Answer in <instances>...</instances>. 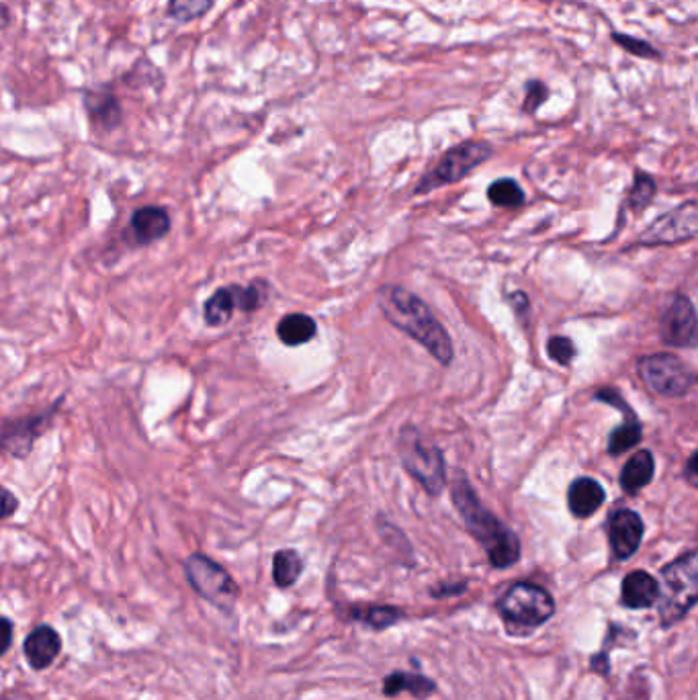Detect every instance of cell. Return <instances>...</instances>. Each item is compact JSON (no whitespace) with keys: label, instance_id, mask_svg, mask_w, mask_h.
Instances as JSON below:
<instances>
[{"label":"cell","instance_id":"obj_16","mask_svg":"<svg viewBox=\"0 0 698 700\" xmlns=\"http://www.w3.org/2000/svg\"><path fill=\"white\" fill-rule=\"evenodd\" d=\"M660 582L649 576L643 570L631 572L625 580H623V590H621V600L627 608L633 610H643V608H651L656 606L660 600Z\"/></svg>","mask_w":698,"mask_h":700},{"label":"cell","instance_id":"obj_27","mask_svg":"<svg viewBox=\"0 0 698 700\" xmlns=\"http://www.w3.org/2000/svg\"><path fill=\"white\" fill-rule=\"evenodd\" d=\"M610 39H613L619 48H623L627 54H633L635 58H662V52L653 46V43L627 35V33H619L613 31L610 33Z\"/></svg>","mask_w":698,"mask_h":700},{"label":"cell","instance_id":"obj_29","mask_svg":"<svg viewBox=\"0 0 698 700\" xmlns=\"http://www.w3.org/2000/svg\"><path fill=\"white\" fill-rule=\"evenodd\" d=\"M267 283L263 281H254L248 287H238L236 285V299H238V310L242 312H254L258 310L260 305L265 303L267 299Z\"/></svg>","mask_w":698,"mask_h":700},{"label":"cell","instance_id":"obj_2","mask_svg":"<svg viewBox=\"0 0 698 700\" xmlns=\"http://www.w3.org/2000/svg\"><path fill=\"white\" fill-rule=\"evenodd\" d=\"M453 502L465 520L469 533L477 539L488 553V559L498 570L512 567L520 559V541L498 520L484 504L479 502L473 488L467 484L465 477L455 479L453 484Z\"/></svg>","mask_w":698,"mask_h":700},{"label":"cell","instance_id":"obj_13","mask_svg":"<svg viewBox=\"0 0 698 700\" xmlns=\"http://www.w3.org/2000/svg\"><path fill=\"white\" fill-rule=\"evenodd\" d=\"M82 105L91 125L99 131H105V134H111V131H115L123 123L121 101L107 86L86 89L82 95Z\"/></svg>","mask_w":698,"mask_h":700},{"label":"cell","instance_id":"obj_23","mask_svg":"<svg viewBox=\"0 0 698 700\" xmlns=\"http://www.w3.org/2000/svg\"><path fill=\"white\" fill-rule=\"evenodd\" d=\"M215 7V0H168L166 15L177 23H195Z\"/></svg>","mask_w":698,"mask_h":700},{"label":"cell","instance_id":"obj_15","mask_svg":"<svg viewBox=\"0 0 698 700\" xmlns=\"http://www.w3.org/2000/svg\"><path fill=\"white\" fill-rule=\"evenodd\" d=\"M170 226V213L164 207L148 205L134 211L132 220H129V234H132L134 244L146 246L162 240L170 232Z\"/></svg>","mask_w":698,"mask_h":700},{"label":"cell","instance_id":"obj_4","mask_svg":"<svg viewBox=\"0 0 698 700\" xmlns=\"http://www.w3.org/2000/svg\"><path fill=\"white\" fill-rule=\"evenodd\" d=\"M498 610L510 627L533 631L543 627L555 615V600L537 584L518 582L500 598Z\"/></svg>","mask_w":698,"mask_h":700},{"label":"cell","instance_id":"obj_1","mask_svg":"<svg viewBox=\"0 0 698 700\" xmlns=\"http://www.w3.org/2000/svg\"><path fill=\"white\" fill-rule=\"evenodd\" d=\"M379 305L385 318L420 342L443 365L453 361V342L443 324L432 316L428 305L398 285H385L379 293Z\"/></svg>","mask_w":698,"mask_h":700},{"label":"cell","instance_id":"obj_22","mask_svg":"<svg viewBox=\"0 0 698 700\" xmlns=\"http://www.w3.org/2000/svg\"><path fill=\"white\" fill-rule=\"evenodd\" d=\"M303 572V559L293 549H281L273 557V580L279 588H291Z\"/></svg>","mask_w":698,"mask_h":700},{"label":"cell","instance_id":"obj_24","mask_svg":"<svg viewBox=\"0 0 698 700\" xmlns=\"http://www.w3.org/2000/svg\"><path fill=\"white\" fill-rule=\"evenodd\" d=\"M353 617L357 621L367 623L373 629L381 631V629H387L391 625H396L404 617V612L400 608H396V606H367V608L353 610Z\"/></svg>","mask_w":698,"mask_h":700},{"label":"cell","instance_id":"obj_9","mask_svg":"<svg viewBox=\"0 0 698 700\" xmlns=\"http://www.w3.org/2000/svg\"><path fill=\"white\" fill-rule=\"evenodd\" d=\"M60 406H62V400L46 412L5 424L3 428H0V453H5V455L15 457V459H25L31 453L33 443L50 426V422Z\"/></svg>","mask_w":698,"mask_h":700},{"label":"cell","instance_id":"obj_11","mask_svg":"<svg viewBox=\"0 0 698 700\" xmlns=\"http://www.w3.org/2000/svg\"><path fill=\"white\" fill-rule=\"evenodd\" d=\"M662 340L670 346H692L696 338V312L688 297H674L660 322Z\"/></svg>","mask_w":698,"mask_h":700},{"label":"cell","instance_id":"obj_35","mask_svg":"<svg viewBox=\"0 0 698 700\" xmlns=\"http://www.w3.org/2000/svg\"><path fill=\"white\" fill-rule=\"evenodd\" d=\"M686 475H688V481L694 486L696 484V455L690 457L688 461V467H686Z\"/></svg>","mask_w":698,"mask_h":700},{"label":"cell","instance_id":"obj_14","mask_svg":"<svg viewBox=\"0 0 698 700\" xmlns=\"http://www.w3.org/2000/svg\"><path fill=\"white\" fill-rule=\"evenodd\" d=\"M23 651L31 670L35 672L48 670L58 660V655L62 651V637L54 627L39 625L27 635L23 643Z\"/></svg>","mask_w":698,"mask_h":700},{"label":"cell","instance_id":"obj_18","mask_svg":"<svg viewBox=\"0 0 698 700\" xmlns=\"http://www.w3.org/2000/svg\"><path fill=\"white\" fill-rule=\"evenodd\" d=\"M653 473H656L653 455L649 451H637L621 471V486L627 494H637L649 486Z\"/></svg>","mask_w":698,"mask_h":700},{"label":"cell","instance_id":"obj_6","mask_svg":"<svg viewBox=\"0 0 698 700\" xmlns=\"http://www.w3.org/2000/svg\"><path fill=\"white\" fill-rule=\"evenodd\" d=\"M185 576L191 588L209 604L220 608L224 612H232L238 598H240V586L236 580L228 574L224 565L213 561L211 557L203 553H193L185 559Z\"/></svg>","mask_w":698,"mask_h":700},{"label":"cell","instance_id":"obj_28","mask_svg":"<svg viewBox=\"0 0 698 700\" xmlns=\"http://www.w3.org/2000/svg\"><path fill=\"white\" fill-rule=\"evenodd\" d=\"M653 195H656V181H653L645 172H637L629 199H627L629 207L633 211H643L651 203Z\"/></svg>","mask_w":698,"mask_h":700},{"label":"cell","instance_id":"obj_31","mask_svg":"<svg viewBox=\"0 0 698 700\" xmlns=\"http://www.w3.org/2000/svg\"><path fill=\"white\" fill-rule=\"evenodd\" d=\"M547 99H549V86L541 80H531L527 82V95H525V103H522V111L533 115L539 111L543 103H547Z\"/></svg>","mask_w":698,"mask_h":700},{"label":"cell","instance_id":"obj_3","mask_svg":"<svg viewBox=\"0 0 698 700\" xmlns=\"http://www.w3.org/2000/svg\"><path fill=\"white\" fill-rule=\"evenodd\" d=\"M664 590L660 588V617L666 627L682 621L696 604L698 561L696 551H688L662 570Z\"/></svg>","mask_w":698,"mask_h":700},{"label":"cell","instance_id":"obj_10","mask_svg":"<svg viewBox=\"0 0 698 700\" xmlns=\"http://www.w3.org/2000/svg\"><path fill=\"white\" fill-rule=\"evenodd\" d=\"M696 232H698L696 203L688 201L682 207H676L674 211L662 215L656 224H653L647 232H643V236L639 238V244L643 246L676 244V242L694 238Z\"/></svg>","mask_w":698,"mask_h":700},{"label":"cell","instance_id":"obj_30","mask_svg":"<svg viewBox=\"0 0 698 700\" xmlns=\"http://www.w3.org/2000/svg\"><path fill=\"white\" fill-rule=\"evenodd\" d=\"M547 353H549V357H551L555 363L567 367V365H570V363L574 361V357H576V346H574V342H572L570 338H565V336H553V338L549 340V344H547Z\"/></svg>","mask_w":698,"mask_h":700},{"label":"cell","instance_id":"obj_17","mask_svg":"<svg viewBox=\"0 0 698 700\" xmlns=\"http://www.w3.org/2000/svg\"><path fill=\"white\" fill-rule=\"evenodd\" d=\"M604 504V490L592 477H578L567 492V506L576 518L594 516Z\"/></svg>","mask_w":698,"mask_h":700},{"label":"cell","instance_id":"obj_20","mask_svg":"<svg viewBox=\"0 0 698 700\" xmlns=\"http://www.w3.org/2000/svg\"><path fill=\"white\" fill-rule=\"evenodd\" d=\"M238 310L236 299V285L217 289L203 305V318L209 326H224L232 320L234 312Z\"/></svg>","mask_w":698,"mask_h":700},{"label":"cell","instance_id":"obj_19","mask_svg":"<svg viewBox=\"0 0 698 700\" xmlns=\"http://www.w3.org/2000/svg\"><path fill=\"white\" fill-rule=\"evenodd\" d=\"M400 692H408L414 698H428L436 692V684L422 676V674H410V672H394L383 680V694L385 696H398Z\"/></svg>","mask_w":698,"mask_h":700},{"label":"cell","instance_id":"obj_8","mask_svg":"<svg viewBox=\"0 0 698 700\" xmlns=\"http://www.w3.org/2000/svg\"><path fill=\"white\" fill-rule=\"evenodd\" d=\"M639 375L649 389L664 398H682L694 385V373L682 359L670 353H660L641 359Z\"/></svg>","mask_w":698,"mask_h":700},{"label":"cell","instance_id":"obj_32","mask_svg":"<svg viewBox=\"0 0 698 700\" xmlns=\"http://www.w3.org/2000/svg\"><path fill=\"white\" fill-rule=\"evenodd\" d=\"M17 510H19V500H17V496H15L9 488L0 486V520L11 518Z\"/></svg>","mask_w":698,"mask_h":700},{"label":"cell","instance_id":"obj_33","mask_svg":"<svg viewBox=\"0 0 698 700\" xmlns=\"http://www.w3.org/2000/svg\"><path fill=\"white\" fill-rule=\"evenodd\" d=\"M13 635H15V627L7 617H0V658L11 649L13 645Z\"/></svg>","mask_w":698,"mask_h":700},{"label":"cell","instance_id":"obj_21","mask_svg":"<svg viewBox=\"0 0 698 700\" xmlns=\"http://www.w3.org/2000/svg\"><path fill=\"white\" fill-rule=\"evenodd\" d=\"M318 332L314 318L305 314H289L277 324V336L287 346H299L310 342Z\"/></svg>","mask_w":698,"mask_h":700},{"label":"cell","instance_id":"obj_7","mask_svg":"<svg viewBox=\"0 0 698 700\" xmlns=\"http://www.w3.org/2000/svg\"><path fill=\"white\" fill-rule=\"evenodd\" d=\"M494 154L492 146L486 142H463L455 148H451L441 162L436 164L426 177L422 179V183L418 185L416 193H428L436 187L443 185H451V183H459L461 179H465L471 170H475L479 164H484L486 160H490Z\"/></svg>","mask_w":698,"mask_h":700},{"label":"cell","instance_id":"obj_26","mask_svg":"<svg viewBox=\"0 0 698 700\" xmlns=\"http://www.w3.org/2000/svg\"><path fill=\"white\" fill-rule=\"evenodd\" d=\"M488 199L498 207H520L525 203V193L512 179H498L488 189Z\"/></svg>","mask_w":698,"mask_h":700},{"label":"cell","instance_id":"obj_34","mask_svg":"<svg viewBox=\"0 0 698 700\" xmlns=\"http://www.w3.org/2000/svg\"><path fill=\"white\" fill-rule=\"evenodd\" d=\"M11 19V9L5 3H0V31H5L11 25Z\"/></svg>","mask_w":698,"mask_h":700},{"label":"cell","instance_id":"obj_25","mask_svg":"<svg viewBox=\"0 0 698 700\" xmlns=\"http://www.w3.org/2000/svg\"><path fill=\"white\" fill-rule=\"evenodd\" d=\"M641 443V426L633 418H629L625 424L617 426L608 439V453L610 455H621L627 453L629 449L637 447Z\"/></svg>","mask_w":698,"mask_h":700},{"label":"cell","instance_id":"obj_12","mask_svg":"<svg viewBox=\"0 0 698 700\" xmlns=\"http://www.w3.org/2000/svg\"><path fill=\"white\" fill-rule=\"evenodd\" d=\"M645 533V524L641 516L633 510H619L610 516L608 522V541L615 557L625 561L637 553Z\"/></svg>","mask_w":698,"mask_h":700},{"label":"cell","instance_id":"obj_5","mask_svg":"<svg viewBox=\"0 0 698 700\" xmlns=\"http://www.w3.org/2000/svg\"><path fill=\"white\" fill-rule=\"evenodd\" d=\"M400 455L406 471L430 494L439 496L447 484V467L439 447L428 443L416 428L400 434Z\"/></svg>","mask_w":698,"mask_h":700}]
</instances>
